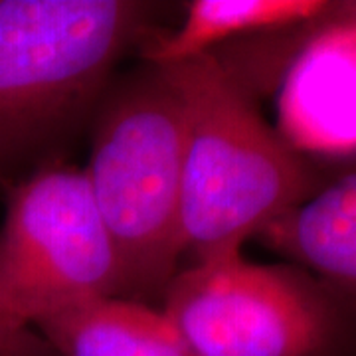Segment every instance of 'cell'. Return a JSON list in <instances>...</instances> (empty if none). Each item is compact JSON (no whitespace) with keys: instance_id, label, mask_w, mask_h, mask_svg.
<instances>
[{"instance_id":"8","label":"cell","mask_w":356,"mask_h":356,"mask_svg":"<svg viewBox=\"0 0 356 356\" xmlns=\"http://www.w3.org/2000/svg\"><path fill=\"white\" fill-rule=\"evenodd\" d=\"M58 356H198L163 309L103 297L40 321Z\"/></svg>"},{"instance_id":"10","label":"cell","mask_w":356,"mask_h":356,"mask_svg":"<svg viewBox=\"0 0 356 356\" xmlns=\"http://www.w3.org/2000/svg\"><path fill=\"white\" fill-rule=\"evenodd\" d=\"M0 356H58L38 331L18 323L0 305Z\"/></svg>"},{"instance_id":"7","label":"cell","mask_w":356,"mask_h":356,"mask_svg":"<svg viewBox=\"0 0 356 356\" xmlns=\"http://www.w3.org/2000/svg\"><path fill=\"white\" fill-rule=\"evenodd\" d=\"M257 238L356 301V168L321 184Z\"/></svg>"},{"instance_id":"11","label":"cell","mask_w":356,"mask_h":356,"mask_svg":"<svg viewBox=\"0 0 356 356\" xmlns=\"http://www.w3.org/2000/svg\"><path fill=\"white\" fill-rule=\"evenodd\" d=\"M334 13L356 28V0L355 2H334Z\"/></svg>"},{"instance_id":"4","label":"cell","mask_w":356,"mask_h":356,"mask_svg":"<svg viewBox=\"0 0 356 356\" xmlns=\"http://www.w3.org/2000/svg\"><path fill=\"white\" fill-rule=\"evenodd\" d=\"M163 311L198 356H346L355 321L341 293L293 264L234 255L178 271Z\"/></svg>"},{"instance_id":"2","label":"cell","mask_w":356,"mask_h":356,"mask_svg":"<svg viewBox=\"0 0 356 356\" xmlns=\"http://www.w3.org/2000/svg\"><path fill=\"white\" fill-rule=\"evenodd\" d=\"M165 67L184 105L182 254L194 264L242 255L245 240L317 191L318 175L214 51Z\"/></svg>"},{"instance_id":"9","label":"cell","mask_w":356,"mask_h":356,"mask_svg":"<svg viewBox=\"0 0 356 356\" xmlns=\"http://www.w3.org/2000/svg\"><path fill=\"white\" fill-rule=\"evenodd\" d=\"M323 0H194L186 18L172 34L151 40L143 60L154 65H175L198 58L234 36L275 32L307 24L329 13Z\"/></svg>"},{"instance_id":"1","label":"cell","mask_w":356,"mask_h":356,"mask_svg":"<svg viewBox=\"0 0 356 356\" xmlns=\"http://www.w3.org/2000/svg\"><path fill=\"white\" fill-rule=\"evenodd\" d=\"M149 4L0 0V191L48 165L91 125Z\"/></svg>"},{"instance_id":"5","label":"cell","mask_w":356,"mask_h":356,"mask_svg":"<svg viewBox=\"0 0 356 356\" xmlns=\"http://www.w3.org/2000/svg\"><path fill=\"white\" fill-rule=\"evenodd\" d=\"M0 305L18 323L121 297V261L83 170L48 165L6 192Z\"/></svg>"},{"instance_id":"6","label":"cell","mask_w":356,"mask_h":356,"mask_svg":"<svg viewBox=\"0 0 356 356\" xmlns=\"http://www.w3.org/2000/svg\"><path fill=\"white\" fill-rule=\"evenodd\" d=\"M277 109L280 135L297 153L356 154V28L334 2L287 65Z\"/></svg>"},{"instance_id":"3","label":"cell","mask_w":356,"mask_h":356,"mask_svg":"<svg viewBox=\"0 0 356 356\" xmlns=\"http://www.w3.org/2000/svg\"><path fill=\"white\" fill-rule=\"evenodd\" d=\"M83 168L121 261V297L149 305L178 273L184 105L165 65L111 77Z\"/></svg>"}]
</instances>
